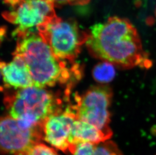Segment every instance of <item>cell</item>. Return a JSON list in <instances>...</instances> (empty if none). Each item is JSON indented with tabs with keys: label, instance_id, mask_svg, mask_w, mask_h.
<instances>
[{
	"label": "cell",
	"instance_id": "obj_1",
	"mask_svg": "<svg viewBox=\"0 0 156 155\" xmlns=\"http://www.w3.org/2000/svg\"><path fill=\"white\" fill-rule=\"evenodd\" d=\"M86 45L94 57L122 69L152 66L137 30L126 18L111 17L89 31Z\"/></svg>",
	"mask_w": 156,
	"mask_h": 155
},
{
	"label": "cell",
	"instance_id": "obj_2",
	"mask_svg": "<svg viewBox=\"0 0 156 155\" xmlns=\"http://www.w3.org/2000/svg\"><path fill=\"white\" fill-rule=\"evenodd\" d=\"M14 35L17 40L13 55L23 60L34 86L45 88L69 80L71 74L66 64L55 56L38 32L28 30Z\"/></svg>",
	"mask_w": 156,
	"mask_h": 155
},
{
	"label": "cell",
	"instance_id": "obj_3",
	"mask_svg": "<svg viewBox=\"0 0 156 155\" xmlns=\"http://www.w3.org/2000/svg\"><path fill=\"white\" fill-rule=\"evenodd\" d=\"M5 103L9 115L25 129L43 127L48 117L61 110L52 93L34 86L19 89Z\"/></svg>",
	"mask_w": 156,
	"mask_h": 155
},
{
	"label": "cell",
	"instance_id": "obj_4",
	"mask_svg": "<svg viewBox=\"0 0 156 155\" xmlns=\"http://www.w3.org/2000/svg\"><path fill=\"white\" fill-rule=\"evenodd\" d=\"M37 28L56 57L71 62L78 57L89 34V32L80 29L73 19L64 20L57 16Z\"/></svg>",
	"mask_w": 156,
	"mask_h": 155
},
{
	"label": "cell",
	"instance_id": "obj_5",
	"mask_svg": "<svg viewBox=\"0 0 156 155\" xmlns=\"http://www.w3.org/2000/svg\"><path fill=\"white\" fill-rule=\"evenodd\" d=\"M112 97L111 88L106 85L93 87L81 96L76 95V104L72 108L77 119L93 125L112 137L109 107Z\"/></svg>",
	"mask_w": 156,
	"mask_h": 155
},
{
	"label": "cell",
	"instance_id": "obj_6",
	"mask_svg": "<svg viewBox=\"0 0 156 155\" xmlns=\"http://www.w3.org/2000/svg\"><path fill=\"white\" fill-rule=\"evenodd\" d=\"M44 139L43 127L25 129L9 115L0 123V146L2 154L28 155L32 148Z\"/></svg>",
	"mask_w": 156,
	"mask_h": 155
},
{
	"label": "cell",
	"instance_id": "obj_7",
	"mask_svg": "<svg viewBox=\"0 0 156 155\" xmlns=\"http://www.w3.org/2000/svg\"><path fill=\"white\" fill-rule=\"evenodd\" d=\"M54 4L49 0H23L16 7L3 12L6 20L17 26L14 34L37 27L57 16Z\"/></svg>",
	"mask_w": 156,
	"mask_h": 155
},
{
	"label": "cell",
	"instance_id": "obj_8",
	"mask_svg": "<svg viewBox=\"0 0 156 155\" xmlns=\"http://www.w3.org/2000/svg\"><path fill=\"white\" fill-rule=\"evenodd\" d=\"M76 115L72 107L61 110L46 119L43 124L44 140L64 152H71L70 136Z\"/></svg>",
	"mask_w": 156,
	"mask_h": 155
},
{
	"label": "cell",
	"instance_id": "obj_9",
	"mask_svg": "<svg viewBox=\"0 0 156 155\" xmlns=\"http://www.w3.org/2000/svg\"><path fill=\"white\" fill-rule=\"evenodd\" d=\"M14 56L10 63H1L2 75L5 86L19 89L34 86L23 60L20 56Z\"/></svg>",
	"mask_w": 156,
	"mask_h": 155
},
{
	"label": "cell",
	"instance_id": "obj_10",
	"mask_svg": "<svg viewBox=\"0 0 156 155\" xmlns=\"http://www.w3.org/2000/svg\"><path fill=\"white\" fill-rule=\"evenodd\" d=\"M111 138L93 125L76 119L74 122L70 136V153L73 154L76 146L79 143H90L98 145L109 140Z\"/></svg>",
	"mask_w": 156,
	"mask_h": 155
},
{
	"label": "cell",
	"instance_id": "obj_11",
	"mask_svg": "<svg viewBox=\"0 0 156 155\" xmlns=\"http://www.w3.org/2000/svg\"><path fill=\"white\" fill-rule=\"evenodd\" d=\"M93 75L94 80L100 83L111 82L116 75L114 64L105 61L99 63L93 69Z\"/></svg>",
	"mask_w": 156,
	"mask_h": 155
},
{
	"label": "cell",
	"instance_id": "obj_12",
	"mask_svg": "<svg viewBox=\"0 0 156 155\" xmlns=\"http://www.w3.org/2000/svg\"><path fill=\"white\" fill-rule=\"evenodd\" d=\"M93 155H123L114 142L107 140L96 145Z\"/></svg>",
	"mask_w": 156,
	"mask_h": 155
},
{
	"label": "cell",
	"instance_id": "obj_13",
	"mask_svg": "<svg viewBox=\"0 0 156 155\" xmlns=\"http://www.w3.org/2000/svg\"><path fill=\"white\" fill-rule=\"evenodd\" d=\"M28 155H59L54 150L44 143L35 145L30 150Z\"/></svg>",
	"mask_w": 156,
	"mask_h": 155
},
{
	"label": "cell",
	"instance_id": "obj_14",
	"mask_svg": "<svg viewBox=\"0 0 156 155\" xmlns=\"http://www.w3.org/2000/svg\"><path fill=\"white\" fill-rule=\"evenodd\" d=\"M96 145L90 143H82L77 145L73 155H93Z\"/></svg>",
	"mask_w": 156,
	"mask_h": 155
},
{
	"label": "cell",
	"instance_id": "obj_15",
	"mask_svg": "<svg viewBox=\"0 0 156 155\" xmlns=\"http://www.w3.org/2000/svg\"><path fill=\"white\" fill-rule=\"evenodd\" d=\"M52 2L56 7L64 5H85L90 0H49Z\"/></svg>",
	"mask_w": 156,
	"mask_h": 155
},
{
	"label": "cell",
	"instance_id": "obj_16",
	"mask_svg": "<svg viewBox=\"0 0 156 155\" xmlns=\"http://www.w3.org/2000/svg\"><path fill=\"white\" fill-rule=\"evenodd\" d=\"M23 0H4V2L11 6L12 8L16 7Z\"/></svg>",
	"mask_w": 156,
	"mask_h": 155
},
{
	"label": "cell",
	"instance_id": "obj_17",
	"mask_svg": "<svg viewBox=\"0 0 156 155\" xmlns=\"http://www.w3.org/2000/svg\"><path fill=\"white\" fill-rule=\"evenodd\" d=\"M155 16H156V9H155Z\"/></svg>",
	"mask_w": 156,
	"mask_h": 155
}]
</instances>
